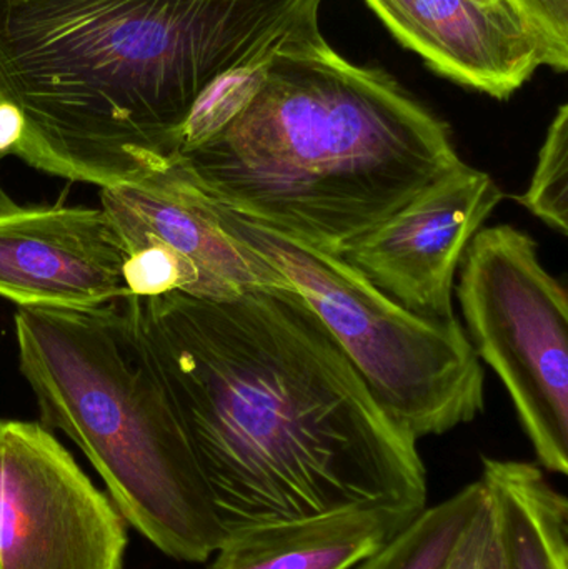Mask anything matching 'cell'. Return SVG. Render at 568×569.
<instances>
[{
  "label": "cell",
  "instance_id": "obj_4",
  "mask_svg": "<svg viewBox=\"0 0 568 569\" xmlns=\"http://www.w3.org/2000/svg\"><path fill=\"white\" fill-rule=\"evenodd\" d=\"M16 338L43 427L82 450L127 525L172 560L209 561L226 530L122 300L89 310L20 307Z\"/></svg>",
  "mask_w": 568,
  "mask_h": 569
},
{
  "label": "cell",
  "instance_id": "obj_13",
  "mask_svg": "<svg viewBox=\"0 0 568 569\" xmlns=\"http://www.w3.org/2000/svg\"><path fill=\"white\" fill-rule=\"evenodd\" d=\"M504 569H568V500L540 465L484 458Z\"/></svg>",
  "mask_w": 568,
  "mask_h": 569
},
{
  "label": "cell",
  "instance_id": "obj_3",
  "mask_svg": "<svg viewBox=\"0 0 568 569\" xmlns=\"http://www.w3.org/2000/svg\"><path fill=\"white\" fill-rule=\"evenodd\" d=\"M177 163L237 216L337 257L466 166L446 120L387 70L337 52L319 22L280 49L236 120Z\"/></svg>",
  "mask_w": 568,
  "mask_h": 569
},
{
  "label": "cell",
  "instance_id": "obj_10",
  "mask_svg": "<svg viewBox=\"0 0 568 569\" xmlns=\"http://www.w3.org/2000/svg\"><path fill=\"white\" fill-rule=\"evenodd\" d=\"M129 256L106 210L19 203L0 193V297L89 310L130 297Z\"/></svg>",
  "mask_w": 568,
  "mask_h": 569
},
{
  "label": "cell",
  "instance_id": "obj_9",
  "mask_svg": "<svg viewBox=\"0 0 568 569\" xmlns=\"http://www.w3.org/2000/svg\"><path fill=\"white\" fill-rule=\"evenodd\" d=\"M504 199L489 173L466 163L340 257L413 315L452 320L467 247Z\"/></svg>",
  "mask_w": 568,
  "mask_h": 569
},
{
  "label": "cell",
  "instance_id": "obj_1",
  "mask_svg": "<svg viewBox=\"0 0 568 569\" xmlns=\"http://www.w3.org/2000/svg\"><path fill=\"white\" fill-rule=\"evenodd\" d=\"M123 308L199 461L227 537L386 507L419 515L427 470L292 288L180 291Z\"/></svg>",
  "mask_w": 568,
  "mask_h": 569
},
{
  "label": "cell",
  "instance_id": "obj_14",
  "mask_svg": "<svg viewBox=\"0 0 568 569\" xmlns=\"http://www.w3.org/2000/svg\"><path fill=\"white\" fill-rule=\"evenodd\" d=\"M482 481L420 511L396 538L353 569H444L486 503Z\"/></svg>",
  "mask_w": 568,
  "mask_h": 569
},
{
  "label": "cell",
  "instance_id": "obj_15",
  "mask_svg": "<svg viewBox=\"0 0 568 569\" xmlns=\"http://www.w3.org/2000/svg\"><path fill=\"white\" fill-rule=\"evenodd\" d=\"M306 27L290 33L286 39L263 47L259 52L247 57L242 62L236 63L216 77L203 90L190 112L189 120L183 127L180 152L189 147L199 146L203 140L216 136L220 130L226 129L232 120H236L259 96L263 83H266L267 73H269L280 49Z\"/></svg>",
  "mask_w": 568,
  "mask_h": 569
},
{
  "label": "cell",
  "instance_id": "obj_17",
  "mask_svg": "<svg viewBox=\"0 0 568 569\" xmlns=\"http://www.w3.org/2000/svg\"><path fill=\"white\" fill-rule=\"evenodd\" d=\"M539 46L542 67L568 69V0H507Z\"/></svg>",
  "mask_w": 568,
  "mask_h": 569
},
{
  "label": "cell",
  "instance_id": "obj_6",
  "mask_svg": "<svg viewBox=\"0 0 568 569\" xmlns=\"http://www.w3.org/2000/svg\"><path fill=\"white\" fill-rule=\"evenodd\" d=\"M456 291L470 345L502 380L540 467L567 475V291L539 242L507 223L480 229Z\"/></svg>",
  "mask_w": 568,
  "mask_h": 569
},
{
  "label": "cell",
  "instance_id": "obj_18",
  "mask_svg": "<svg viewBox=\"0 0 568 569\" xmlns=\"http://www.w3.org/2000/svg\"><path fill=\"white\" fill-rule=\"evenodd\" d=\"M444 569H504L499 535L489 497Z\"/></svg>",
  "mask_w": 568,
  "mask_h": 569
},
{
  "label": "cell",
  "instance_id": "obj_19",
  "mask_svg": "<svg viewBox=\"0 0 568 569\" xmlns=\"http://www.w3.org/2000/svg\"><path fill=\"white\" fill-rule=\"evenodd\" d=\"M2 159H3L2 153H0V160H2Z\"/></svg>",
  "mask_w": 568,
  "mask_h": 569
},
{
  "label": "cell",
  "instance_id": "obj_2",
  "mask_svg": "<svg viewBox=\"0 0 568 569\" xmlns=\"http://www.w3.org/2000/svg\"><path fill=\"white\" fill-rule=\"evenodd\" d=\"M322 0H0V153L100 189L179 159L203 90Z\"/></svg>",
  "mask_w": 568,
  "mask_h": 569
},
{
  "label": "cell",
  "instance_id": "obj_8",
  "mask_svg": "<svg viewBox=\"0 0 568 569\" xmlns=\"http://www.w3.org/2000/svg\"><path fill=\"white\" fill-rule=\"evenodd\" d=\"M127 260L130 295L180 291L229 300L256 288H296L223 226L219 203L197 189L179 163L142 182L100 189Z\"/></svg>",
  "mask_w": 568,
  "mask_h": 569
},
{
  "label": "cell",
  "instance_id": "obj_12",
  "mask_svg": "<svg viewBox=\"0 0 568 569\" xmlns=\"http://www.w3.org/2000/svg\"><path fill=\"white\" fill-rule=\"evenodd\" d=\"M416 517L369 507L246 531L226 538L210 569H353Z\"/></svg>",
  "mask_w": 568,
  "mask_h": 569
},
{
  "label": "cell",
  "instance_id": "obj_16",
  "mask_svg": "<svg viewBox=\"0 0 568 569\" xmlns=\"http://www.w3.org/2000/svg\"><path fill=\"white\" fill-rule=\"evenodd\" d=\"M540 222L567 236L568 222V106L557 109L537 157L529 189L516 197Z\"/></svg>",
  "mask_w": 568,
  "mask_h": 569
},
{
  "label": "cell",
  "instance_id": "obj_7",
  "mask_svg": "<svg viewBox=\"0 0 568 569\" xmlns=\"http://www.w3.org/2000/svg\"><path fill=\"white\" fill-rule=\"evenodd\" d=\"M127 527L49 428L0 418V569H122Z\"/></svg>",
  "mask_w": 568,
  "mask_h": 569
},
{
  "label": "cell",
  "instance_id": "obj_5",
  "mask_svg": "<svg viewBox=\"0 0 568 569\" xmlns=\"http://www.w3.org/2000/svg\"><path fill=\"white\" fill-rule=\"evenodd\" d=\"M219 210L226 229L299 291L383 410L417 441L484 413L486 373L457 318L413 315L342 257L292 242L220 203Z\"/></svg>",
  "mask_w": 568,
  "mask_h": 569
},
{
  "label": "cell",
  "instance_id": "obj_11",
  "mask_svg": "<svg viewBox=\"0 0 568 569\" xmlns=\"http://www.w3.org/2000/svg\"><path fill=\"white\" fill-rule=\"evenodd\" d=\"M407 49L446 79L507 100L542 67L507 0H363Z\"/></svg>",
  "mask_w": 568,
  "mask_h": 569
}]
</instances>
